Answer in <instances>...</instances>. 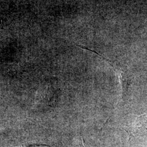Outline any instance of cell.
<instances>
[{"instance_id":"6da1fadb","label":"cell","mask_w":147,"mask_h":147,"mask_svg":"<svg viewBox=\"0 0 147 147\" xmlns=\"http://www.w3.org/2000/svg\"><path fill=\"white\" fill-rule=\"evenodd\" d=\"M79 47H80L82 49H84L90 51L91 52H93L98 56H99L101 58H103L106 62L109 63L111 65V67L113 69L115 72L116 73V75L118 77V79L119 80V82L121 85V89H122V94H123V98L125 99L127 96V95L129 93V90L130 88V87L131 84V78L129 75L128 73L125 71L122 67L121 65H118L116 64L115 62L112 61L104 57L102 55H100L98 53L95 51L93 50H91L88 47H85L84 46L81 45H78Z\"/></svg>"},{"instance_id":"7a4b0ae2","label":"cell","mask_w":147,"mask_h":147,"mask_svg":"<svg viewBox=\"0 0 147 147\" xmlns=\"http://www.w3.org/2000/svg\"><path fill=\"white\" fill-rule=\"evenodd\" d=\"M129 128L130 132L135 135H141L147 132V113L137 117Z\"/></svg>"},{"instance_id":"3957f363","label":"cell","mask_w":147,"mask_h":147,"mask_svg":"<svg viewBox=\"0 0 147 147\" xmlns=\"http://www.w3.org/2000/svg\"><path fill=\"white\" fill-rule=\"evenodd\" d=\"M26 147V146H17V147Z\"/></svg>"}]
</instances>
